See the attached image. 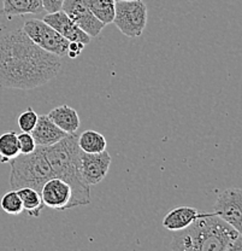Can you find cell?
I'll use <instances>...</instances> for the list:
<instances>
[{
	"instance_id": "44dd1931",
	"label": "cell",
	"mask_w": 242,
	"mask_h": 251,
	"mask_svg": "<svg viewBox=\"0 0 242 251\" xmlns=\"http://www.w3.org/2000/svg\"><path fill=\"white\" fill-rule=\"evenodd\" d=\"M38 119L39 115L36 114L32 108H28L24 112H22V114L18 116L17 125L22 132L30 133L34 129V127H35Z\"/></svg>"
},
{
	"instance_id": "e0dca14e",
	"label": "cell",
	"mask_w": 242,
	"mask_h": 251,
	"mask_svg": "<svg viewBox=\"0 0 242 251\" xmlns=\"http://www.w3.org/2000/svg\"><path fill=\"white\" fill-rule=\"evenodd\" d=\"M93 15L105 25L113 22L116 12V1L114 0H82Z\"/></svg>"
},
{
	"instance_id": "d4e9b609",
	"label": "cell",
	"mask_w": 242,
	"mask_h": 251,
	"mask_svg": "<svg viewBox=\"0 0 242 251\" xmlns=\"http://www.w3.org/2000/svg\"><path fill=\"white\" fill-rule=\"evenodd\" d=\"M231 251H242V234H239V237L236 238L231 247Z\"/></svg>"
},
{
	"instance_id": "7c38bea8",
	"label": "cell",
	"mask_w": 242,
	"mask_h": 251,
	"mask_svg": "<svg viewBox=\"0 0 242 251\" xmlns=\"http://www.w3.org/2000/svg\"><path fill=\"white\" fill-rule=\"evenodd\" d=\"M30 133L38 146H51L67 135L47 115H39L38 122Z\"/></svg>"
},
{
	"instance_id": "603a6c76",
	"label": "cell",
	"mask_w": 242,
	"mask_h": 251,
	"mask_svg": "<svg viewBox=\"0 0 242 251\" xmlns=\"http://www.w3.org/2000/svg\"><path fill=\"white\" fill-rule=\"evenodd\" d=\"M41 2H43L44 10L47 14H53V12L61 11L64 0H41Z\"/></svg>"
},
{
	"instance_id": "5b68a950",
	"label": "cell",
	"mask_w": 242,
	"mask_h": 251,
	"mask_svg": "<svg viewBox=\"0 0 242 251\" xmlns=\"http://www.w3.org/2000/svg\"><path fill=\"white\" fill-rule=\"evenodd\" d=\"M112 23L123 35L132 39L139 38L147 25V6L142 0L116 1Z\"/></svg>"
},
{
	"instance_id": "d6986e66",
	"label": "cell",
	"mask_w": 242,
	"mask_h": 251,
	"mask_svg": "<svg viewBox=\"0 0 242 251\" xmlns=\"http://www.w3.org/2000/svg\"><path fill=\"white\" fill-rule=\"evenodd\" d=\"M20 155L17 133L14 130L0 135V162L6 163Z\"/></svg>"
},
{
	"instance_id": "5bb4252c",
	"label": "cell",
	"mask_w": 242,
	"mask_h": 251,
	"mask_svg": "<svg viewBox=\"0 0 242 251\" xmlns=\"http://www.w3.org/2000/svg\"><path fill=\"white\" fill-rule=\"evenodd\" d=\"M47 116L67 134H74L80 128L81 121L77 111L65 104L51 110Z\"/></svg>"
},
{
	"instance_id": "7402d4cb",
	"label": "cell",
	"mask_w": 242,
	"mask_h": 251,
	"mask_svg": "<svg viewBox=\"0 0 242 251\" xmlns=\"http://www.w3.org/2000/svg\"><path fill=\"white\" fill-rule=\"evenodd\" d=\"M17 138H18V148H20L21 155H28V153H32L33 151H35L36 148H38L32 133L22 132L21 134H17Z\"/></svg>"
},
{
	"instance_id": "484cf974",
	"label": "cell",
	"mask_w": 242,
	"mask_h": 251,
	"mask_svg": "<svg viewBox=\"0 0 242 251\" xmlns=\"http://www.w3.org/2000/svg\"><path fill=\"white\" fill-rule=\"evenodd\" d=\"M114 1H127V0H114Z\"/></svg>"
},
{
	"instance_id": "ffe728a7",
	"label": "cell",
	"mask_w": 242,
	"mask_h": 251,
	"mask_svg": "<svg viewBox=\"0 0 242 251\" xmlns=\"http://www.w3.org/2000/svg\"><path fill=\"white\" fill-rule=\"evenodd\" d=\"M1 209L9 215H20L24 209H23V203L21 200L20 195L16 190H11L5 193L0 202Z\"/></svg>"
},
{
	"instance_id": "2e32d148",
	"label": "cell",
	"mask_w": 242,
	"mask_h": 251,
	"mask_svg": "<svg viewBox=\"0 0 242 251\" xmlns=\"http://www.w3.org/2000/svg\"><path fill=\"white\" fill-rule=\"evenodd\" d=\"M16 191L22 200L23 209L27 211L28 215L32 218H39L45 206L41 193L32 187H22Z\"/></svg>"
},
{
	"instance_id": "30bf717a",
	"label": "cell",
	"mask_w": 242,
	"mask_h": 251,
	"mask_svg": "<svg viewBox=\"0 0 242 251\" xmlns=\"http://www.w3.org/2000/svg\"><path fill=\"white\" fill-rule=\"evenodd\" d=\"M41 197L45 206L54 210L71 209L72 190L67 182L59 177H52L43 186Z\"/></svg>"
},
{
	"instance_id": "9a60e30c",
	"label": "cell",
	"mask_w": 242,
	"mask_h": 251,
	"mask_svg": "<svg viewBox=\"0 0 242 251\" xmlns=\"http://www.w3.org/2000/svg\"><path fill=\"white\" fill-rule=\"evenodd\" d=\"M43 11L45 10L41 0H2V10L0 14L12 18L15 16L39 15Z\"/></svg>"
},
{
	"instance_id": "3957f363",
	"label": "cell",
	"mask_w": 242,
	"mask_h": 251,
	"mask_svg": "<svg viewBox=\"0 0 242 251\" xmlns=\"http://www.w3.org/2000/svg\"><path fill=\"white\" fill-rule=\"evenodd\" d=\"M48 159L56 177L64 180L72 190L71 209L90 203V186L81 172V149L76 134H67L51 146H40Z\"/></svg>"
},
{
	"instance_id": "277c9868",
	"label": "cell",
	"mask_w": 242,
	"mask_h": 251,
	"mask_svg": "<svg viewBox=\"0 0 242 251\" xmlns=\"http://www.w3.org/2000/svg\"><path fill=\"white\" fill-rule=\"evenodd\" d=\"M10 186L12 190L32 187L41 193L44 185L49 179L56 177V174L40 146L28 155L20 153L10 161Z\"/></svg>"
},
{
	"instance_id": "9c48e42d",
	"label": "cell",
	"mask_w": 242,
	"mask_h": 251,
	"mask_svg": "<svg viewBox=\"0 0 242 251\" xmlns=\"http://www.w3.org/2000/svg\"><path fill=\"white\" fill-rule=\"evenodd\" d=\"M81 172L83 179L89 186L98 185L108 175L111 164V155L108 151L99 153H87L81 150Z\"/></svg>"
},
{
	"instance_id": "cb8c5ba5",
	"label": "cell",
	"mask_w": 242,
	"mask_h": 251,
	"mask_svg": "<svg viewBox=\"0 0 242 251\" xmlns=\"http://www.w3.org/2000/svg\"><path fill=\"white\" fill-rule=\"evenodd\" d=\"M85 44L82 43H76V41H70L69 43V51H67V56L70 58H76L77 56H80L82 53L83 49H85Z\"/></svg>"
},
{
	"instance_id": "7a4b0ae2",
	"label": "cell",
	"mask_w": 242,
	"mask_h": 251,
	"mask_svg": "<svg viewBox=\"0 0 242 251\" xmlns=\"http://www.w3.org/2000/svg\"><path fill=\"white\" fill-rule=\"evenodd\" d=\"M239 232L216 214L200 213L187 228L174 232L170 249L181 251H231Z\"/></svg>"
},
{
	"instance_id": "4fadbf2b",
	"label": "cell",
	"mask_w": 242,
	"mask_h": 251,
	"mask_svg": "<svg viewBox=\"0 0 242 251\" xmlns=\"http://www.w3.org/2000/svg\"><path fill=\"white\" fill-rule=\"evenodd\" d=\"M200 211L192 206H178L169 211L163 219V226L171 232L181 231L199 218Z\"/></svg>"
},
{
	"instance_id": "8fae6325",
	"label": "cell",
	"mask_w": 242,
	"mask_h": 251,
	"mask_svg": "<svg viewBox=\"0 0 242 251\" xmlns=\"http://www.w3.org/2000/svg\"><path fill=\"white\" fill-rule=\"evenodd\" d=\"M43 21L51 25L52 28H54L61 35H63L69 41H76V43H82L85 45H88L90 43L92 38L81 29L79 25L65 14L63 10L53 12V14H47L44 17Z\"/></svg>"
},
{
	"instance_id": "52a82bcc",
	"label": "cell",
	"mask_w": 242,
	"mask_h": 251,
	"mask_svg": "<svg viewBox=\"0 0 242 251\" xmlns=\"http://www.w3.org/2000/svg\"><path fill=\"white\" fill-rule=\"evenodd\" d=\"M213 214L242 234V190L228 188L220 192L213 205Z\"/></svg>"
},
{
	"instance_id": "6da1fadb",
	"label": "cell",
	"mask_w": 242,
	"mask_h": 251,
	"mask_svg": "<svg viewBox=\"0 0 242 251\" xmlns=\"http://www.w3.org/2000/svg\"><path fill=\"white\" fill-rule=\"evenodd\" d=\"M61 57L41 49L23 29L0 36V87L29 91L62 72Z\"/></svg>"
},
{
	"instance_id": "ac0fdd59",
	"label": "cell",
	"mask_w": 242,
	"mask_h": 251,
	"mask_svg": "<svg viewBox=\"0 0 242 251\" xmlns=\"http://www.w3.org/2000/svg\"><path fill=\"white\" fill-rule=\"evenodd\" d=\"M77 143L83 152L87 153H99L106 150V141L105 137L101 133L95 132V130H85L77 137Z\"/></svg>"
},
{
	"instance_id": "8992f818",
	"label": "cell",
	"mask_w": 242,
	"mask_h": 251,
	"mask_svg": "<svg viewBox=\"0 0 242 251\" xmlns=\"http://www.w3.org/2000/svg\"><path fill=\"white\" fill-rule=\"evenodd\" d=\"M22 29L36 45L45 51L58 57L67 56L70 41L44 21H25Z\"/></svg>"
},
{
	"instance_id": "ba28073f",
	"label": "cell",
	"mask_w": 242,
	"mask_h": 251,
	"mask_svg": "<svg viewBox=\"0 0 242 251\" xmlns=\"http://www.w3.org/2000/svg\"><path fill=\"white\" fill-rule=\"evenodd\" d=\"M62 10L90 38H97L105 28L82 0H64Z\"/></svg>"
}]
</instances>
